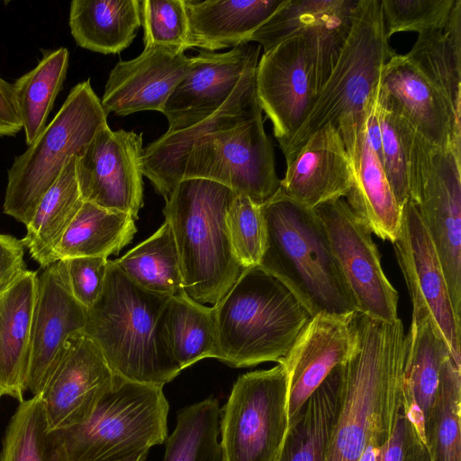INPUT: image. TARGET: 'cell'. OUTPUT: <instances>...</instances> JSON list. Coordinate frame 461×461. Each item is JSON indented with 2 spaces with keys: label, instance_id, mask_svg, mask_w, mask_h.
I'll use <instances>...</instances> for the list:
<instances>
[{
  "label": "cell",
  "instance_id": "obj_30",
  "mask_svg": "<svg viewBox=\"0 0 461 461\" xmlns=\"http://www.w3.org/2000/svg\"><path fill=\"white\" fill-rule=\"evenodd\" d=\"M76 160L77 156L68 160L26 225L23 241L41 268L59 261L60 241L84 203L77 179Z\"/></svg>",
  "mask_w": 461,
  "mask_h": 461
},
{
  "label": "cell",
  "instance_id": "obj_44",
  "mask_svg": "<svg viewBox=\"0 0 461 461\" xmlns=\"http://www.w3.org/2000/svg\"><path fill=\"white\" fill-rule=\"evenodd\" d=\"M62 260L72 294L86 309L89 308L103 291L108 258L80 257Z\"/></svg>",
  "mask_w": 461,
  "mask_h": 461
},
{
  "label": "cell",
  "instance_id": "obj_2",
  "mask_svg": "<svg viewBox=\"0 0 461 461\" xmlns=\"http://www.w3.org/2000/svg\"><path fill=\"white\" fill-rule=\"evenodd\" d=\"M353 343L339 365L338 405L325 461H359L383 446L406 405L405 333L402 322L359 312Z\"/></svg>",
  "mask_w": 461,
  "mask_h": 461
},
{
  "label": "cell",
  "instance_id": "obj_29",
  "mask_svg": "<svg viewBox=\"0 0 461 461\" xmlns=\"http://www.w3.org/2000/svg\"><path fill=\"white\" fill-rule=\"evenodd\" d=\"M405 57L461 122V0H456L447 23L420 33Z\"/></svg>",
  "mask_w": 461,
  "mask_h": 461
},
{
  "label": "cell",
  "instance_id": "obj_38",
  "mask_svg": "<svg viewBox=\"0 0 461 461\" xmlns=\"http://www.w3.org/2000/svg\"><path fill=\"white\" fill-rule=\"evenodd\" d=\"M461 365L449 355L442 366L427 443L430 461H461Z\"/></svg>",
  "mask_w": 461,
  "mask_h": 461
},
{
  "label": "cell",
  "instance_id": "obj_28",
  "mask_svg": "<svg viewBox=\"0 0 461 461\" xmlns=\"http://www.w3.org/2000/svg\"><path fill=\"white\" fill-rule=\"evenodd\" d=\"M68 24L76 43L102 54L130 46L141 25L138 0H73Z\"/></svg>",
  "mask_w": 461,
  "mask_h": 461
},
{
  "label": "cell",
  "instance_id": "obj_7",
  "mask_svg": "<svg viewBox=\"0 0 461 461\" xmlns=\"http://www.w3.org/2000/svg\"><path fill=\"white\" fill-rule=\"evenodd\" d=\"M168 411L163 386L115 375L87 420L56 431L67 461H119L165 443Z\"/></svg>",
  "mask_w": 461,
  "mask_h": 461
},
{
  "label": "cell",
  "instance_id": "obj_9",
  "mask_svg": "<svg viewBox=\"0 0 461 461\" xmlns=\"http://www.w3.org/2000/svg\"><path fill=\"white\" fill-rule=\"evenodd\" d=\"M394 53L385 35L380 0H358L348 36L312 111L282 149L285 162L324 126L337 127L343 118L365 113L384 66Z\"/></svg>",
  "mask_w": 461,
  "mask_h": 461
},
{
  "label": "cell",
  "instance_id": "obj_23",
  "mask_svg": "<svg viewBox=\"0 0 461 461\" xmlns=\"http://www.w3.org/2000/svg\"><path fill=\"white\" fill-rule=\"evenodd\" d=\"M354 183L353 168L338 129L328 124L312 134L286 162L280 189L311 209L345 198Z\"/></svg>",
  "mask_w": 461,
  "mask_h": 461
},
{
  "label": "cell",
  "instance_id": "obj_42",
  "mask_svg": "<svg viewBox=\"0 0 461 461\" xmlns=\"http://www.w3.org/2000/svg\"><path fill=\"white\" fill-rule=\"evenodd\" d=\"M144 47L180 48L187 36V18L184 0L140 1Z\"/></svg>",
  "mask_w": 461,
  "mask_h": 461
},
{
  "label": "cell",
  "instance_id": "obj_14",
  "mask_svg": "<svg viewBox=\"0 0 461 461\" xmlns=\"http://www.w3.org/2000/svg\"><path fill=\"white\" fill-rule=\"evenodd\" d=\"M142 133L104 125L77 156L82 199L138 219L143 205Z\"/></svg>",
  "mask_w": 461,
  "mask_h": 461
},
{
  "label": "cell",
  "instance_id": "obj_36",
  "mask_svg": "<svg viewBox=\"0 0 461 461\" xmlns=\"http://www.w3.org/2000/svg\"><path fill=\"white\" fill-rule=\"evenodd\" d=\"M0 461H67L58 432L50 429L41 394L20 402L5 430Z\"/></svg>",
  "mask_w": 461,
  "mask_h": 461
},
{
  "label": "cell",
  "instance_id": "obj_43",
  "mask_svg": "<svg viewBox=\"0 0 461 461\" xmlns=\"http://www.w3.org/2000/svg\"><path fill=\"white\" fill-rule=\"evenodd\" d=\"M359 461H430L428 444L406 406L388 440L380 447L365 452Z\"/></svg>",
  "mask_w": 461,
  "mask_h": 461
},
{
  "label": "cell",
  "instance_id": "obj_22",
  "mask_svg": "<svg viewBox=\"0 0 461 461\" xmlns=\"http://www.w3.org/2000/svg\"><path fill=\"white\" fill-rule=\"evenodd\" d=\"M380 87L386 103L426 140L461 149V122L405 55L394 53L384 64Z\"/></svg>",
  "mask_w": 461,
  "mask_h": 461
},
{
  "label": "cell",
  "instance_id": "obj_11",
  "mask_svg": "<svg viewBox=\"0 0 461 461\" xmlns=\"http://www.w3.org/2000/svg\"><path fill=\"white\" fill-rule=\"evenodd\" d=\"M288 426L285 367L240 375L221 409L222 461H277Z\"/></svg>",
  "mask_w": 461,
  "mask_h": 461
},
{
  "label": "cell",
  "instance_id": "obj_47",
  "mask_svg": "<svg viewBox=\"0 0 461 461\" xmlns=\"http://www.w3.org/2000/svg\"><path fill=\"white\" fill-rule=\"evenodd\" d=\"M149 450H144L139 453H136L129 457L119 461H145L148 456Z\"/></svg>",
  "mask_w": 461,
  "mask_h": 461
},
{
  "label": "cell",
  "instance_id": "obj_31",
  "mask_svg": "<svg viewBox=\"0 0 461 461\" xmlns=\"http://www.w3.org/2000/svg\"><path fill=\"white\" fill-rule=\"evenodd\" d=\"M339 366L289 420L277 461H325L338 405Z\"/></svg>",
  "mask_w": 461,
  "mask_h": 461
},
{
  "label": "cell",
  "instance_id": "obj_19",
  "mask_svg": "<svg viewBox=\"0 0 461 461\" xmlns=\"http://www.w3.org/2000/svg\"><path fill=\"white\" fill-rule=\"evenodd\" d=\"M86 308L72 294L63 260L38 273L33 311L26 391L41 394L55 366L66 339L84 330Z\"/></svg>",
  "mask_w": 461,
  "mask_h": 461
},
{
  "label": "cell",
  "instance_id": "obj_41",
  "mask_svg": "<svg viewBox=\"0 0 461 461\" xmlns=\"http://www.w3.org/2000/svg\"><path fill=\"white\" fill-rule=\"evenodd\" d=\"M456 0H380L385 35L401 32L419 34L444 26Z\"/></svg>",
  "mask_w": 461,
  "mask_h": 461
},
{
  "label": "cell",
  "instance_id": "obj_27",
  "mask_svg": "<svg viewBox=\"0 0 461 461\" xmlns=\"http://www.w3.org/2000/svg\"><path fill=\"white\" fill-rule=\"evenodd\" d=\"M449 355V348L431 319L429 316H411L409 331L405 334L407 411L426 442L442 366Z\"/></svg>",
  "mask_w": 461,
  "mask_h": 461
},
{
  "label": "cell",
  "instance_id": "obj_45",
  "mask_svg": "<svg viewBox=\"0 0 461 461\" xmlns=\"http://www.w3.org/2000/svg\"><path fill=\"white\" fill-rule=\"evenodd\" d=\"M23 239L0 234V289L27 270Z\"/></svg>",
  "mask_w": 461,
  "mask_h": 461
},
{
  "label": "cell",
  "instance_id": "obj_5",
  "mask_svg": "<svg viewBox=\"0 0 461 461\" xmlns=\"http://www.w3.org/2000/svg\"><path fill=\"white\" fill-rule=\"evenodd\" d=\"M212 308L215 358L233 367L280 363L312 318L285 285L259 266L246 268Z\"/></svg>",
  "mask_w": 461,
  "mask_h": 461
},
{
  "label": "cell",
  "instance_id": "obj_48",
  "mask_svg": "<svg viewBox=\"0 0 461 461\" xmlns=\"http://www.w3.org/2000/svg\"><path fill=\"white\" fill-rule=\"evenodd\" d=\"M2 396L1 393H0V397Z\"/></svg>",
  "mask_w": 461,
  "mask_h": 461
},
{
  "label": "cell",
  "instance_id": "obj_37",
  "mask_svg": "<svg viewBox=\"0 0 461 461\" xmlns=\"http://www.w3.org/2000/svg\"><path fill=\"white\" fill-rule=\"evenodd\" d=\"M220 434L217 399L188 405L177 413L176 427L165 441L163 461H222Z\"/></svg>",
  "mask_w": 461,
  "mask_h": 461
},
{
  "label": "cell",
  "instance_id": "obj_21",
  "mask_svg": "<svg viewBox=\"0 0 461 461\" xmlns=\"http://www.w3.org/2000/svg\"><path fill=\"white\" fill-rule=\"evenodd\" d=\"M336 128L344 141L354 175L353 185L345 200L372 233L393 243L399 236L402 207L369 142L365 113L343 118Z\"/></svg>",
  "mask_w": 461,
  "mask_h": 461
},
{
  "label": "cell",
  "instance_id": "obj_10",
  "mask_svg": "<svg viewBox=\"0 0 461 461\" xmlns=\"http://www.w3.org/2000/svg\"><path fill=\"white\" fill-rule=\"evenodd\" d=\"M410 198L434 244L456 314L461 318V149L406 131Z\"/></svg>",
  "mask_w": 461,
  "mask_h": 461
},
{
  "label": "cell",
  "instance_id": "obj_35",
  "mask_svg": "<svg viewBox=\"0 0 461 461\" xmlns=\"http://www.w3.org/2000/svg\"><path fill=\"white\" fill-rule=\"evenodd\" d=\"M113 261L145 290L169 296L185 291L177 248L167 221L149 238Z\"/></svg>",
  "mask_w": 461,
  "mask_h": 461
},
{
  "label": "cell",
  "instance_id": "obj_25",
  "mask_svg": "<svg viewBox=\"0 0 461 461\" xmlns=\"http://www.w3.org/2000/svg\"><path fill=\"white\" fill-rule=\"evenodd\" d=\"M285 0H184L187 18L185 50L214 51L249 42L251 34Z\"/></svg>",
  "mask_w": 461,
  "mask_h": 461
},
{
  "label": "cell",
  "instance_id": "obj_17",
  "mask_svg": "<svg viewBox=\"0 0 461 461\" xmlns=\"http://www.w3.org/2000/svg\"><path fill=\"white\" fill-rule=\"evenodd\" d=\"M358 0H285L250 36L265 52L301 37L312 48L320 91L346 42Z\"/></svg>",
  "mask_w": 461,
  "mask_h": 461
},
{
  "label": "cell",
  "instance_id": "obj_1",
  "mask_svg": "<svg viewBox=\"0 0 461 461\" xmlns=\"http://www.w3.org/2000/svg\"><path fill=\"white\" fill-rule=\"evenodd\" d=\"M258 63L214 113L190 128L166 131L143 149L142 174L165 200L187 178L214 181L259 205L278 190L256 91Z\"/></svg>",
  "mask_w": 461,
  "mask_h": 461
},
{
  "label": "cell",
  "instance_id": "obj_12",
  "mask_svg": "<svg viewBox=\"0 0 461 461\" xmlns=\"http://www.w3.org/2000/svg\"><path fill=\"white\" fill-rule=\"evenodd\" d=\"M313 210L323 224L357 312L374 320L396 321L398 293L384 273L372 232L344 198L324 203Z\"/></svg>",
  "mask_w": 461,
  "mask_h": 461
},
{
  "label": "cell",
  "instance_id": "obj_32",
  "mask_svg": "<svg viewBox=\"0 0 461 461\" xmlns=\"http://www.w3.org/2000/svg\"><path fill=\"white\" fill-rule=\"evenodd\" d=\"M134 218L83 203L59 246L58 260L118 254L134 237Z\"/></svg>",
  "mask_w": 461,
  "mask_h": 461
},
{
  "label": "cell",
  "instance_id": "obj_4",
  "mask_svg": "<svg viewBox=\"0 0 461 461\" xmlns=\"http://www.w3.org/2000/svg\"><path fill=\"white\" fill-rule=\"evenodd\" d=\"M260 208L266 243L259 267L285 285L312 317L358 312L315 211L280 187Z\"/></svg>",
  "mask_w": 461,
  "mask_h": 461
},
{
  "label": "cell",
  "instance_id": "obj_8",
  "mask_svg": "<svg viewBox=\"0 0 461 461\" xmlns=\"http://www.w3.org/2000/svg\"><path fill=\"white\" fill-rule=\"evenodd\" d=\"M105 124L107 114L90 80L76 85L52 121L14 158L7 174L4 212L26 226L68 160L81 154Z\"/></svg>",
  "mask_w": 461,
  "mask_h": 461
},
{
  "label": "cell",
  "instance_id": "obj_16",
  "mask_svg": "<svg viewBox=\"0 0 461 461\" xmlns=\"http://www.w3.org/2000/svg\"><path fill=\"white\" fill-rule=\"evenodd\" d=\"M114 378L85 331L71 334L41 393L50 429L59 430L87 420Z\"/></svg>",
  "mask_w": 461,
  "mask_h": 461
},
{
  "label": "cell",
  "instance_id": "obj_20",
  "mask_svg": "<svg viewBox=\"0 0 461 461\" xmlns=\"http://www.w3.org/2000/svg\"><path fill=\"white\" fill-rule=\"evenodd\" d=\"M191 58L180 48L144 47L130 60H120L110 71L102 106L108 115L125 116L140 111H158L187 73Z\"/></svg>",
  "mask_w": 461,
  "mask_h": 461
},
{
  "label": "cell",
  "instance_id": "obj_3",
  "mask_svg": "<svg viewBox=\"0 0 461 461\" xmlns=\"http://www.w3.org/2000/svg\"><path fill=\"white\" fill-rule=\"evenodd\" d=\"M169 298L143 289L108 260L103 291L86 309L84 331L114 375L164 386L181 372L166 338Z\"/></svg>",
  "mask_w": 461,
  "mask_h": 461
},
{
  "label": "cell",
  "instance_id": "obj_46",
  "mask_svg": "<svg viewBox=\"0 0 461 461\" xmlns=\"http://www.w3.org/2000/svg\"><path fill=\"white\" fill-rule=\"evenodd\" d=\"M21 130L14 85L0 77V136H14Z\"/></svg>",
  "mask_w": 461,
  "mask_h": 461
},
{
  "label": "cell",
  "instance_id": "obj_40",
  "mask_svg": "<svg viewBox=\"0 0 461 461\" xmlns=\"http://www.w3.org/2000/svg\"><path fill=\"white\" fill-rule=\"evenodd\" d=\"M379 119L382 166L395 199L402 207L410 197L406 158V131L409 123L383 98L381 87Z\"/></svg>",
  "mask_w": 461,
  "mask_h": 461
},
{
  "label": "cell",
  "instance_id": "obj_34",
  "mask_svg": "<svg viewBox=\"0 0 461 461\" xmlns=\"http://www.w3.org/2000/svg\"><path fill=\"white\" fill-rule=\"evenodd\" d=\"M68 60L67 48L45 51L38 65L13 84L27 145L46 127L49 113L66 78Z\"/></svg>",
  "mask_w": 461,
  "mask_h": 461
},
{
  "label": "cell",
  "instance_id": "obj_24",
  "mask_svg": "<svg viewBox=\"0 0 461 461\" xmlns=\"http://www.w3.org/2000/svg\"><path fill=\"white\" fill-rule=\"evenodd\" d=\"M354 315L313 316L280 362L288 375L289 420L331 370L347 358L353 343Z\"/></svg>",
  "mask_w": 461,
  "mask_h": 461
},
{
  "label": "cell",
  "instance_id": "obj_26",
  "mask_svg": "<svg viewBox=\"0 0 461 461\" xmlns=\"http://www.w3.org/2000/svg\"><path fill=\"white\" fill-rule=\"evenodd\" d=\"M38 272L26 270L0 289V393L23 401Z\"/></svg>",
  "mask_w": 461,
  "mask_h": 461
},
{
  "label": "cell",
  "instance_id": "obj_39",
  "mask_svg": "<svg viewBox=\"0 0 461 461\" xmlns=\"http://www.w3.org/2000/svg\"><path fill=\"white\" fill-rule=\"evenodd\" d=\"M234 255L244 269L258 267L266 243V226L259 204L236 194L226 214Z\"/></svg>",
  "mask_w": 461,
  "mask_h": 461
},
{
  "label": "cell",
  "instance_id": "obj_15",
  "mask_svg": "<svg viewBox=\"0 0 461 461\" xmlns=\"http://www.w3.org/2000/svg\"><path fill=\"white\" fill-rule=\"evenodd\" d=\"M256 91L282 149L308 117L319 93L314 54L303 38L288 39L263 53Z\"/></svg>",
  "mask_w": 461,
  "mask_h": 461
},
{
  "label": "cell",
  "instance_id": "obj_33",
  "mask_svg": "<svg viewBox=\"0 0 461 461\" xmlns=\"http://www.w3.org/2000/svg\"><path fill=\"white\" fill-rule=\"evenodd\" d=\"M166 338L171 354L183 370L216 356L214 312L185 291L170 296L165 315Z\"/></svg>",
  "mask_w": 461,
  "mask_h": 461
},
{
  "label": "cell",
  "instance_id": "obj_18",
  "mask_svg": "<svg viewBox=\"0 0 461 461\" xmlns=\"http://www.w3.org/2000/svg\"><path fill=\"white\" fill-rule=\"evenodd\" d=\"M261 46L247 42L226 52L200 50L167 98L162 113L167 132L190 128L214 113L234 91L246 70L258 62Z\"/></svg>",
  "mask_w": 461,
  "mask_h": 461
},
{
  "label": "cell",
  "instance_id": "obj_13",
  "mask_svg": "<svg viewBox=\"0 0 461 461\" xmlns=\"http://www.w3.org/2000/svg\"><path fill=\"white\" fill-rule=\"evenodd\" d=\"M393 245L411 299L412 316H429L461 365V318L455 312L434 244L410 197L402 207L399 236Z\"/></svg>",
  "mask_w": 461,
  "mask_h": 461
},
{
  "label": "cell",
  "instance_id": "obj_6",
  "mask_svg": "<svg viewBox=\"0 0 461 461\" xmlns=\"http://www.w3.org/2000/svg\"><path fill=\"white\" fill-rule=\"evenodd\" d=\"M236 194L202 178L181 180L163 208L177 248L185 292L217 303L245 270L229 238L226 214Z\"/></svg>",
  "mask_w": 461,
  "mask_h": 461
}]
</instances>
